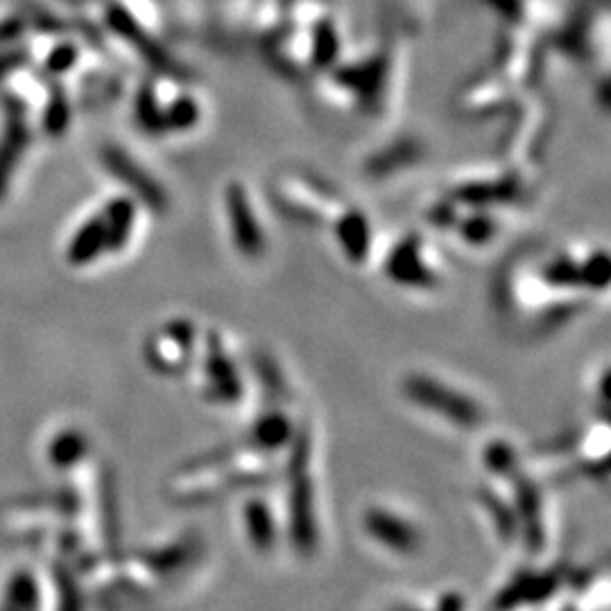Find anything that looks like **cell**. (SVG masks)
<instances>
[{
    "label": "cell",
    "instance_id": "10",
    "mask_svg": "<svg viewBox=\"0 0 611 611\" xmlns=\"http://www.w3.org/2000/svg\"><path fill=\"white\" fill-rule=\"evenodd\" d=\"M243 528L247 541L261 555H270L277 546V521H274L272 507L263 498H247L243 505Z\"/></svg>",
    "mask_w": 611,
    "mask_h": 611
},
{
    "label": "cell",
    "instance_id": "3",
    "mask_svg": "<svg viewBox=\"0 0 611 611\" xmlns=\"http://www.w3.org/2000/svg\"><path fill=\"white\" fill-rule=\"evenodd\" d=\"M222 213L236 252L247 261H261L268 252L270 238L254 195L245 182L229 179L222 188Z\"/></svg>",
    "mask_w": 611,
    "mask_h": 611
},
{
    "label": "cell",
    "instance_id": "12",
    "mask_svg": "<svg viewBox=\"0 0 611 611\" xmlns=\"http://www.w3.org/2000/svg\"><path fill=\"white\" fill-rule=\"evenodd\" d=\"M514 462H516V455L512 451V446L507 442H494L485 453V464L489 467V471L498 473V476L514 478L516 476Z\"/></svg>",
    "mask_w": 611,
    "mask_h": 611
},
{
    "label": "cell",
    "instance_id": "5",
    "mask_svg": "<svg viewBox=\"0 0 611 611\" xmlns=\"http://www.w3.org/2000/svg\"><path fill=\"white\" fill-rule=\"evenodd\" d=\"M202 358V392L215 406H234L243 397V376L227 354L220 333H206Z\"/></svg>",
    "mask_w": 611,
    "mask_h": 611
},
{
    "label": "cell",
    "instance_id": "9",
    "mask_svg": "<svg viewBox=\"0 0 611 611\" xmlns=\"http://www.w3.org/2000/svg\"><path fill=\"white\" fill-rule=\"evenodd\" d=\"M295 424L281 408H270L254 419L247 435V446L254 453H277L290 446Z\"/></svg>",
    "mask_w": 611,
    "mask_h": 611
},
{
    "label": "cell",
    "instance_id": "8",
    "mask_svg": "<svg viewBox=\"0 0 611 611\" xmlns=\"http://www.w3.org/2000/svg\"><path fill=\"white\" fill-rule=\"evenodd\" d=\"M279 202L299 218H313L311 206H342V200L329 193V188L311 177L288 175L277 184Z\"/></svg>",
    "mask_w": 611,
    "mask_h": 611
},
{
    "label": "cell",
    "instance_id": "7",
    "mask_svg": "<svg viewBox=\"0 0 611 611\" xmlns=\"http://www.w3.org/2000/svg\"><path fill=\"white\" fill-rule=\"evenodd\" d=\"M331 231L342 256L351 265H365L372 256V222L356 206L344 204L331 220Z\"/></svg>",
    "mask_w": 611,
    "mask_h": 611
},
{
    "label": "cell",
    "instance_id": "6",
    "mask_svg": "<svg viewBox=\"0 0 611 611\" xmlns=\"http://www.w3.org/2000/svg\"><path fill=\"white\" fill-rule=\"evenodd\" d=\"M363 528L369 539L376 541L381 548L390 550L392 555L412 557L424 544V537H421V530L415 521L383 505L367 507L363 514Z\"/></svg>",
    "mask_w": 611,
    "mask_h": 611
},
{
    "label": "cell",
    "instance_id": "11",
    "mask_svg": "<svg viewBox=\"0 0 611 611\" xmlns=\"http://www.w3.org/2000/svg\"><path fill=\"white\" fill-rule=\"evenodd\" d=\"M107 249H114L111 245V234L105 213L93 218L89 225H84L80 234L75 236L73 247H71V261L73 263H84L96 258L98 254L107 252Z\"/></svg>",
    "mask_w": 611,
    "mask_h": 611
},
{
    "label": "cell",
    "instance_id": "4",
    "mask_svg": "<svg viewBox=\"0 0 611 611\" xmlns=\"http://www.w3.org/2000/svg\"><path fill=\"white\" fill-rule=\"evenodd\" d=\"M383 268L387 279L408 290H435L442 283L440 268L421 234H408L397 240Z\"/></svg>",
    "mask_w": 611,
    "mask_h": 611
},
{
    "label": "cell",
    "instance_id": "1",
    "mask_svg": "<svg viewBox=\"0 0 611 611\" xmlns=\"http://www.w3.org/2000/svg\"><path fill=\"white\" fill-rule=\"evenodd\" d=\"M290 503L288 532L299 555H313L317 548L315 485L311 476V440L295 433L290 442Z\"/></svg>",
    "mask_w": 611,
    "mask_h": 611
},
{
    "label": "cell",
    "instance_id": "2",
    "mask_svg": "<svg viewBox=\"0 0 611 611\" xmlns=\"http://www.w3.org/2000/svg\"><path fill=\"white\" fill-rule=\"evenodd\" d=\"M403 397L430 415L449 421L455 428L473 430L483 424V406L467 392L428 374H410L403 381Z\"/></svg>",
    "mask_w": 611,
    "mask_h": 611
}]
</instances>
